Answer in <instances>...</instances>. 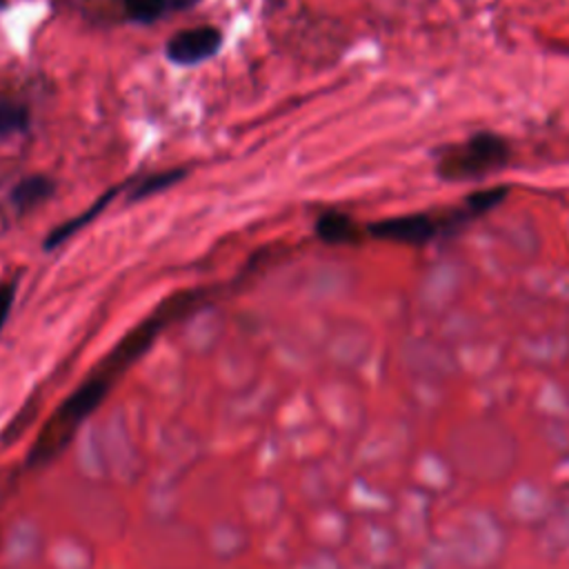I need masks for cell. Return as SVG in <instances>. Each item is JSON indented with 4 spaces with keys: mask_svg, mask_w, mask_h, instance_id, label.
Instances as JSON below:
<instances>
[{
    "mask_svg": "<svg viewBox=\"0 0 569 569\" xmlns=\"http://www.w3.org/2000/svg\"><path fill=\"white\" fill-rule=\"evenodd\" d=\"M120 187L122 184H118V187H113V189H109L100 200H96L87 211H82L80 216H76V218H71V220H67V222H62L60 227H56L49 236H47V240H44V249H53V247H58L60 242H64L69 236H73L80 227H84L87 222H91L109 202H111V198L120 191Z\"/></svg>",
    "mask_w": 569,
    "mask_h": 569,
    "instance_id": "6",
    "label": "cell"
},
{
    "mask_svg": "<svg viewBox=\"0 0 569 569\" xmlns=\"http://www.w3.org/2000/svg\"><path fill=\"white\" fill-rule=\"evenodd\" d=\"M2 2H4V0H0V7H2Z\"/></svg>",
    "mask_w": 569,
    "mask_h": 569,
    "instance_id": "13",
    "label": "cell"
},
{
    "mask_svg": "<svg viewBox=\"0 0 569 569\" xmlns=\"http://www.w3.org/2000/svg\"><path fill=\"white\" fill-rule=\"evenodd\" d=\"M316 233L329 244H345L358 238L356 222L342 211H325L316 220Z\"/></svg>",
    "mask_w": 569,
    "mask_h": 569,
    "instance_id": "5",
    "label": "cell"
},
{
    "mask_svg": "<svg viewBox=\"0 0 569 569\" xmlns=\"http://www.w3.org/2000/svg\"><path fill=\"white\" fill-rule=\"evenodd\" d=\"M167 2L171 11H184V9H191L198 0H167Z\"/></svg>",
    "mask_w": 569,
    "mask_h": 569,
    "instance_id": "12",
    "label": "cell"
},
{
    "mask_svg": "<svg viewBox=\"0 0 569 569\" xmlns=\"http://www.w3.org/2000/svg\"><path fill=\"white\" fill-rule=\"evenodd\" d=\"M222 47L220 29L200 24L193 29L178 31L167 40V58L176 64H198L213 58Z\"/></svg>",
    "mask_w": 569,
    "mask_h": 569,
    "instance_id": "2",
    "label": "cell"
},
{
    "mask_svg": "<svg viewBox=\"0 0 569 569\" xmlns=\"http://www.w3.org/2000/svg\"><path fill=\"white\" fill-rule=\"evenodd\" d=\"M184 176H187V169H169V171L151 173V176H147L144 180H140V182L133 184L129 198H131V200H142V198L156 196V193L169 189L171 184L180 182Z\"/></svg>",
    "mask_w": 569,
    "mask_h": 569,
    "instance_id": "7",
    "label": "cell"
},
{
    "mask_svg": "<svg viewBox=\"0 0 569 569\" xmlns=\"http://www.w3.org/2000/svg\"><path fill=\"white\" fill-rule=\"evenodd\" d=\"M509 144L498 133H473L465 142L449 147L440 153L438 176L445 180H478L485 178L509 160Z\"/></svg>",
    "mask_w": 569,
    "mask_h": 569,
    "instance_id": "1",
    "label": "cell"
},
{
    "mask_svg": "<svg viewBox=\"0 0 569 569\" xmlns=\"http://www.w3.org/2000/svg\"><path fill=\"white\" fill-rule=\"evenodd\" d=\"M56 191V182L49 176L42 173H33L22 178L20 182H16V187L11 189V202L18 209H31L44 200H49Z\"/></svg>",
    "mask_w": 569,
    "mask_h": 569,
    "instance_id": "4",
    "label": "cell"
},
{
    "mask_svg": "<svg viewBox=\"0 0 569 569\" xmlns=\"http://www.w3.org/2000/svg\"><path fill=\"white\" fill-rule=\"evenodd\" d=\"M440 222L427 213H411L400 218H387L371 227V233L382 240L402 244H427L438 233Z\"/></svg>",
    "mask_w": 569,
    "mask_h": 569,
    "instance_id": "3",
    "label": "cell"
},
{
    "mask_svg": "<svg viewBox=\"0 0 569 569\" xmlns=\"http://www.w3.org/2000/svg\"><path fill=\"white\" fill-rule=\"evenodd\" d=\"M169 2L167 0H124V13L129 20L149 24L160 20L164 13H169Z\"/></svg>",
    "mask_w": 569,
    "mask_h": 569,
    "instance_id": "8",
    "label": "cell"
},
{
    "mask_svg": "<svg viewBox=\"0 0 569 569\" xmlns=\"http://www.w3.org/2000/svg\"><path fill=\"white\" fill-rule=\"evenodd\" d=\"M29 124V111L22 104L0 100V138H9L24 131Z\"/></svg>",
    "mask_w": 569,
    "mask_h": 569,
    "instance_id": "9",
    "label": "cell"
},
{
    "mask_svg": "<svg viewBox=\"0 0 569 569\" xmlns=\"http://www.w3.org/2000/svg\"><path fill=\"white\" fill-rule=\"evenodd\" d=\"M16 300V282H7L0 287V331L9 318V311Z\"/></svg>",
    "mask_w": 569,
    "mask_h": 569,
    "instance_id": "11",
    "label": "cell"
},
{
    "mask_svg": "<svg viewBox=\"0 0 569 569\" xmlns=\"http://www.w3.org/2000/svg\"><path fill=\"white\" fill-rule=\"evenodd\" d=\"M505 196H507V187L473 191V193L467 198V209H471L473 213H485V211L498 207Z\"/></svg>",
    "mask_w": 569,
    "mask_h": 569,
    "instance_id": "10",
    "label": "cell"
}]
</instances>
